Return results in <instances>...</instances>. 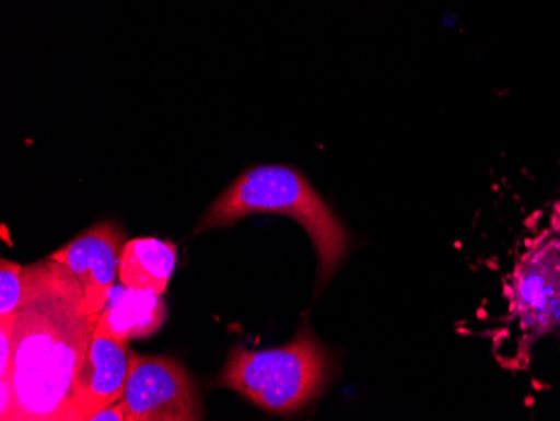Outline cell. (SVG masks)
<instances>
[{
	"mask_svg": "<svg viewBox=\"0 0 560 421\" xmlns=\"http://www.w3.org/2000/svg\"><path fill=\"white\" fill-rule=\"evenodd\" d=\"M22 281L14 356L0 376L14 395L9 421H71L75 378L100 316L78 276L58 260L25 266Z\"/></svg>",
	"mask_w": 560,
	"mask_h": 421,
	"instance_id": "1",
	"label": "cell"
},
{
	"mask_svg": "<svg viewBox=\"0 0 560 421\" xmlns=\"http://www.w3.org/2000/svg\"><path fill=\"white\" fill-rule=\"evenodd\" d=\"M256 213L284 215L299 222L316 249L317 284L324 285L332 278L348 253V232L307 178L291 166L260 165L242 173L213 200L195 232L229 227Z\"/></svg>",
	"mask_w": 560,
	"mask_h": 421,
	"instance_id": "2",
	"label": "cell"
},
{
	"mask_svg": "<svg viewBox=\"0 0 560 421\" xmlns=\"http://www.w3.org/2000/svg\"><path fill=\"white\" fill-rule=\"evenodd\" d=\"M330 358L310 326L273 350L235 346L219 385L238 393L269 413L289 414L319 398L330 379Z\"/></svg>",
	"mask_w": 560,
	"mask_h": 421,
	"instance_id": "3",
	"label": "cell"
},
{
	"mask_svg": "<svg viewBox=\"0 0 560 421\" xmlns=\"http://www.w3.org/2000/svg\"><path fill=\"white\" fill-rule=\"evenodd\" d=\"M119 404L128 421H195L203 414L194 378L178 361L133 350Z\"/></svg>",
	"mask_w": 560,
	"mask_h": 421,
	"instance_id": "4",
	"label": "cell"
},
{
	"mask_svg": "<svg viewBox=\"0 0 560 421\" xmlns=\"http://www.w3.org/2000/svg\"><path fill=\"white\" fill-rule=\"evenodd\" d=\"M130 341L113 335L100 319L75 378L71 421H90L93 414L118 404L130 373Z\"/></svg>",
	"mask_w": 560,
	"mask_h": 421,
	"instance_id": "5",
	"label": "cell"
},
{
	"mask_svg": "<svg viewBox=\"0 0 560 421\" xmlns=\"http://www.w3.org/2000/svg\"><path fill=\"white\" fill-rule=\"evenodd\" d=\"M126 244L125 231L116 222L105 220L91 225L50 259L65 264L78 276L91 311L100 316L108 304L118 278L119 257Z\"/></svg>",
	"mask_w": 560,
	"mask_h": 421,
	"instance_id": "6",
	"label": "cell"
},
{
	"mask_svg": "<svg viewBox=\"0 0 560 421\" xmlns=\"http://www.w3.org/2000/svg\"><path fill=\"white\" fill-rule=\"evenodd\" d=\"M522 328L540 338L560 326V237L547 238L522 259L515 274Z\"/></svg>",
	"mask_w": 560,
	"mask_h": 421,
	"instance_id": "7",
	"label": "cell"
},
{
	"mask_svg": "<svg viewBox=\"0 0 560 421\" xmlns=\"http://www.w3.org/2000/svg\"><path fill=\"white\" fill-rule=\"evenodd\" d=\"M176 247L173 242L155 237L131 238L119 257L118 279L122 285L137 291L165 294L176 267Z\"/></svg>",
	"mask_w": 560,
	"mask_h": 421,
	"instance_id": "8",
	"label": "cell"
},
{
	"mask_svg": "<svg viewBox=\"0 0 560 421\" xmlns=\"http://www.w3.org/2000/svg\"><path fill=\"white\" fill-rule=\"evenodd\" d=\"M166 314L162 295L121 284L113 291L100 320L119 338L140 339L155 335L165 323Z\"/></svg>",
	"mask_w": 560,
	"mask_h": 421,
	"instance_id": "9",
	"label": "cell"
},
{
	"mask_svg": "<svg viewBox=\"0 0 560 421\" xmlns=\"http://www.w3.org/2000/svg\"><path fill=\"white\" fill-rule=\"evenodd\" d=\"M21 264L0 260V317L11 316L18 311L24 292Z\"/></svg>",
	"mask_w": 560,
	"mask_h": 421,
	"instance_id": "10",
	"label": "cell"
},
{
	"mask_svg": "<svg viewBox=\"0 0 560 421\" xmlns=\"http://www.w3.org/2000/svg\"><path fill=\"white\" fill-rule=\"evenodd\" d=\"M14 320L11 316L0 317V376H5L14 356Z\"/></svg>",
	"mask_w": 560,
	"mask_h": 421,
	"instance_id": "11",
	"label": "cell"
},
{
	"mask_svg": "<svg viewBox=\"0 0 560 421\" xmlns=\"http://www.w3.org/2000/svg\"><path fill=\"white\" fill-rule=\"evenodd\" d=\"M128 421L126 420L125 410H122L121 404H113L109 407L103 408V410L97 411L96 414H93L90 421Z\"/></svg>",
	"mask_w": 560,
	"mask_h": 421,
	"instance_id": "12",
	"label": "cell"
}]
</instances>
